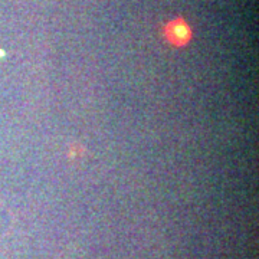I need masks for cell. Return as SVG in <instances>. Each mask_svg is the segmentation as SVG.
I'll return each instance as SVG.
<instances>
[{
	"label": "cell",
	"mask_w": 259,
	"mask_h": 259,
	"mask_svg": "<svg viewBox=\"0 0 259 259\" xmlns=\"http://www.w3.org/2000/svg\"><path fill=\"white\" fill-rule=\"evenodd\" d=\"M166 35L168 37V40L173 45H185L187 44V40L190 39V29L186 25L185 22L177 20L168 25V28L166 30Z\"/></svg>",
	"instance_id": "cell-1"
}]
</instances>
